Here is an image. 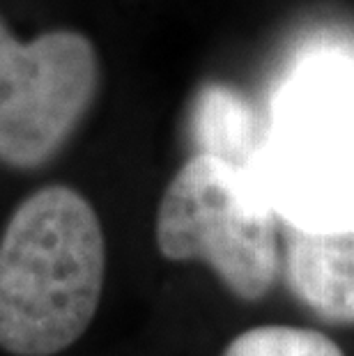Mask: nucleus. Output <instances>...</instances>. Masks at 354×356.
<instances>
[{"mask_svg":"<svg viewBox=\"0 0 354 356\" xmlns=\"http://www.w3.org/2000/svg\"><path fill=\"white\" fill-rule=\"evenodd\" d=\"M223 356H343V352L320 331L269 324L239 333Z\"/></svg>","mask_w":354,"mask_h":356,"instance_id":"0eeeda50","label":"nucleus"},{"mask_svg":"<svg viewBox=\"0 0 354 356\" xmlns=\"http://www.w3.org/2000/svg\"><path fill=\"white\" fill-rule=\"evenodd\" d=\"M200 152L221 156L235 165H246L253 154L251 111L230 88H207L195 111Z\"/></svg>","mask_w":354,"mask_h":356,"instance_id":"423d86ee","label":"nucleus"},{"mask_svg":"<svg viewBox=\"0 0 354 356\" xmlns=\"http://www.w3.org/2000/svg\"><path fill=\"white\" fill-rule=\"evenodd\" d=\"M106 278L99 216L54 184L19 204L0 237V350L54 356L88 331Z\"/></svg>","mask_w":354,"mask_h":356,"instance_id":"f257e3e1","label":"nucleus"},{"mask_svg":"<svg viewBox=\"0 0 354 356\" xmlns=\"http://www.w3.org/2000/svg\"><path fill=\"white\" fill-rule=\"evenodd\" d=\"M99 63L88 37L56 30L21 44L0 21V161L47 163L97 95Z\"/></svg>","mask_w":354,"mask_h":356,"instance_id":"20e7f679","label":"nucleus"},{"mask_svg":"<svg viewBox=\"0 0 354 356\" xmlns=\"http://www.w3.org/2000/svg\"><path fill=\"white\" fill-rule=\"evenodd\" d=\"M244 170L281 223L354 232V74L318 70L292 81Z\"/></svg>","mask_w":354,"mask_h":356,"instance_id":"f03ea898","label":"nucleus"},{"mask_svg":"<svg viewBox=\"0 0 354 356\" xmlns=\"http://www.w3.org/2000/svg\"><path fill=\"white\" fill-rule=\"evenodd\" d=\"M156 246L172 262H205L244 301L272 290L281 269L278 216L242 165L198 152L166 188Z\"/></svg>","mask_w":354,"mask_h":356,"instance_id":"7ed1b4c3","label":"nucleus"},{"mask_svg":"<svg viewBox=\"0 0 354 356\" xmlns=\"http://www.w3.org/2000/svg\"><path fill=\"white\" fill-rule=\"evenodd\" d=\"M285 278L322 320L354 322V232H313L283 223Z\"/></svg>","mask_w":354,"mask_h":356,"instance_id":"39448f33","label":"nucleus"}]
</instances>
